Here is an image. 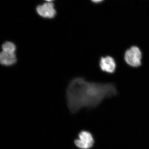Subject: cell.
I'll use <instances>...</instances> for the list:
<instances>
[{
  "label": "cell",
  "mask_w": 149,
  "mask_h": 149,
  "mask_svg": "<svg viewBox=\"0 0 149 149\" xmlns=\"http://www.w3.org/2000/svg\"><path fill=\"white\" fill-rule=\"evenodd\" d=\"M117 93L113 83L88 82L83 77H75L67 88V104L70 112L75 114L83 108H95L105 99Z\"/></svg>",
  "instance_id": "cell-1"
},
{
  "label": "cell",
  "mask_w": 149,
  "mask_h": 149,
  "mask_svg": "<svg viewBox=\"0 0 149 149\" xmlns=\"http://www.w3.org/2000/svg\"><path fill=\"white\" fill-rule=\"evenodd\" d=\"M95 141L93 134L88 130H82L74 139V144L78 149H91L94 146Z\"/></svg>",
  "instance_id": "cell-2"
},
{
  "label": "cell",
  "mask_w": 149,
  "mask_h": 149,
  "mask_svg": "<svg viewBox=\"0 0 149 149\" xmlns=\"http://www.w3.org/2000/svg\"><path fill=\"white\" fill-rule=\"evenodd\" d=\"M142 52L136 46H133L126 50L124 59L126 63L130 66L138 67L141 66L142 59Z\"/></svg>",
  "instance_id": "cell-3"
},
{
  "label": "cell",
  "mask_w": 149,
  "mask_h": 149,
  "mask_svg": "<svg viewBox=\"0 0 149 149\" xmlns=\"http://www.w3.org/2000/svg\"><path fill=\"white\" fill-rule=\"evenodd\" d=\"M36 11L40 17L45 18H53L56 15V11L53 2H46L37 6Z\"/></svg>",
  "instance_id": "cell-4"
},
{
  "label": "cell",
  "mask_w": 149,
  "mask_h": 149,
  "mask_svg": "<svg viewBox=\"0 0 149 149\" xmlns=\"http://www.w3.org/2000/svg\"><path fill=\"white\" fill-rule=\"evenodd\" d=\"M100 66L104 72L113 73L116 68V63L114 59L110 56L102 57L100 61Z\"/></svg>",
  "instance_id": "cell-5"
},
{
  "label": "cell",
  "mask_w": 149,
  "mask_h": 149,
  "mask_svg": "<svg viewBox=\"0 0 149 149\" xmlns=\"http://www.w3.org/2000/svg\"><path fill=\"white\" fill-rule=\"evenodd\" d=\"M17 62L15 54H10L5 52H0V63L5 66L13 65Z\"/></svg>",
  "instance_id": "cell-6"
},
{
  "label": "cell",
  "mask_w": 149,
  "mask_h": 149,
  "mask_svg": "<svg viewBox=\"0 0 149 149\" xmlns=\"http://www.w3.org/2000/svg\"><path fill=\"white\" fill-rule=\"evenodd\" d=\"M3 52L10 54H15L16 47L13 43L10 42H6L2 46Z\"/></svg>",
  "instance_id": "cell-7"
},
{
  "label": "cell",
  "mask_w": 149,
  "mask_h": 149,
  "mask_svg": "<svg viewBox=\"0 0 149 149\" xmlns=\"http://www.w3.org/2000/svg\"><path fill=\"white\" fill-rule=\"evenodd\" d=\"M91 1L92 2L95 3H100L102 2L104 0H91Z\"/></svg>",
  "instance_id": "cell-8"
},
{
  "label": "cell",
  "mask_w": 149,
  "mask_h": 149,
  "mask_svg": "<svg viewBox=\"0 0 149 149\" xmlns=\"http://www.w3.org/2000/svg\"><path fill=\"white\" fill-rule=\"evenodd\" d=\"M46 1V2H52L54 0H45Z\"/></svg>",
  "instance_id": "cell-9"
}]
</instances>
